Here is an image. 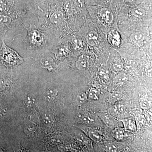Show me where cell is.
Returning <instances> with one entry per match:
<instances>
[{
	"label": "cell",
	"instance_id": "obj_1",
	"mask_svg": "<svg viewBox=\"0 0 152 152\" xmlns=\"http://www.w3.org/2000/svg\"><path fill=\"white\" fill-rule=\"evenodd\" d=\"M0 60L9 67L15 66L23 62V59L18 53L6 46L3 41L0 49Z\"/></svg>",
	"mask_w": 152,
	"mask_h": 152
},
{
	"label": "cell",
	"instance_id": "obj_2",
	"mask_svg": "<svg viewBox=\"0 0 152 152\" xmlns=\"http://www.w3.org/2000/svg\"><path fill=\"white\" fill-rule=\"evenodd\" d=\"M98 116L106 125L113 129L118 127V121L115 117H113L108 112H102L98 113Z\"/></svg>",
	"mask_w": 152,
	"mask_h": 152
},
{
	"label": "cell",
	"instance_id": "obj_3",
	"mask_svg": "<svg viewBox=\"0 0 152 152\" xmlns=\"http://www.w3.org/2000/svg\"><path fill=\"white\" fill-rule=\"evenodd\" d=\"M81 128H83V129H81L85 132H86L88 137L91 140L98 142H100L102 141L103 136L101 132L99 130L95 128L87 127V126L86 127L85 126L83 127L82 126H81Z\"/></svg>",
	"mask_w": 152,
	"mask_h": 152
},
{
	"label": "cell",
	"instance_id": "obj_4",
	"mask_svg": "<svg viewBox=\"0 0 152 152\" xmlns=\"http://www.w3.org/2000/svg\"><path fill=\"white\" fill-rule=\"evenodd\" d=\"M125 130L130 133H134L136 131V123L134 118L133 117L125 118L121 120Z\"/></svg>",
	"mask_w": 152,
	"mask_h": 152
},
{
	"label": "cell",
	"instance_id": "obj_5",
	"mask_svg": "<svg viewBox=\"0 0 152 152\" xmlns=\"http://www.w3.org/2000/svg\"><path fill=\"white\" fill-rule=\"evenodd\" d=\"M129 132L124 129L117 127L112 129V134L114 138L118 141L124 140L129 136ZM130 133V132H129Z\"/></svg>",
	"mask_w": 152,
	"mask_h": 152
},
{
	"label": "cell",
	"instance_id": "obj_6",
	"mask_svg": "<svg viewBox=\"0 0 152 152\" xmlns=\"http://www.w3.org/2000/svg\"><path fill=\"white\" fill-rule=\"evenodd\" d=\"M135 120L136 123L137 129H141L144 127L146 119L143 115L142 114L140 110H136L134 112Z\"/></svg>",
	"mask_w": 152,
	"mask_h": 152
},
{
	"label": "cell",
	"instance_id": "obj_7",
	"mask_svg": "<svg viewBox=\"0 0 152 152\" xmlns=\"http://www.w3.org/2000/svg\"><path fill=\"white\" fill-rule=\"evenodd\" d=\"M102 19L108 24L112 23L113 20V16L112 12L107 9H103L100 12Z\"/></svg>",
	"mask_w": 152,
	"mask_h": 152
},
{
	"label": "cell",
	"instance_id": "obj_8",
	"mask_svg": "<svg viewBox=\"0 0 152 152\" xmlns=\"http://www.w3.org/2000/svg\"><path fill=\"white\" fill-rule=\"evenodd\" d=\"M29 33H31L29 35L30 40L32 41L33 43H40L42 40L43 34L39 31L36 30L32 29Z\"/></svg>",
	"mask_w": 152,
	"mask_h": 152
},
{
	"label": "cell",
	"instance_id": "obj_9",
	"mask_svg": "<svg viewBox=\"0 0 152 152\" xmlns=\"http://www.w3.org/2000/svg\"><path fill=\"white\" fill-rule=\"evenodd\" d=\"M98 35L96 32L91 31L88 33L86 37V40L89 45L95 46L98 42Z\"/></svg>",
	"mask_w": 152,
	"mask_h": 152
},
{
	"label": "cell",
	"instance_id": "obj_10",
	"mask_svg": "<svg viewBox=\"0 0 152 152\" xmlns=\"http://www.w3.org/2000/svg\"><path fill=\"white\" fill-rule=\"evenodd\" d=\"M88 60V57L84 55H81L76 61V67L80 70H84L87 67Z\"/></svg>",
	"mask_w": 152,
	"mask_h": 152
},
{
	"label": "cell",
	"instance_id": "obj_11",
	"mask_svg": "<svg viewBox=\"0 0 152 152\" xmlns=\"http://www.w3.org/2000/svg\"><path fill=\"white\" fill-rule=\"evenodd\" d=\"M51 21L55 25H59L62 23L64 20L63 14L61 12L57 11L52 14L50 18Z\"/></svg>",
	"mask_w": 152,
	"mask_h": 152
},
{
	"label": "cell",
	"instance_id": "obj_12",
	"mask_svg": "<svg viewBox=\"0 0 152 152\" xmlns=\"http://www.w3.org/2000/svg\"><path fill=\"white\" fill-rule=\"evenodd\" d=\"M121 148V145L117 143H109L105 145L104 150L106 152H119Z\"/></svg>",
	"mask_w": 152,
	"mask_h": 152
},
{
	"label": "cell",
	"instance_id": "obj_13",
	"mask_svg": "<svg viewBox=\"0 0 152 152\" xmlns=\"http://www.w3.org/2000/svg\"><path fill=\"white\" fill-rule=\"evenodd\" d=\"M145 35L141 32H136L133 33L130 36V40L135 43H140L145 39Z\"/></svg>",
	"mask_w": 152,
	"mask_h": 152
},
{
	"label": "cell",
	"instance_id": "obj_14",
	"mask_svg": "<svg viewBox=\"0 0 152 152\" xmlns=\"http://www.w3.org/2000/svg\"><path fill=\"white\" fill-rule=\"evenodd\" d=\"M80 118L82 122L86 125H93L95 122L94 118L89 115H82L80 116Z\"/></svg>",
	"mask_w": 152,
	"mask_h": 152
},
{
	"label": "cell",
	"instance_id": "obj_15",
	"mask_svg": "<svg viewBox=\"0 0 152 152\" xmlns=\"http://www.w3.org/2000/svg\"><path fill=\"white\" fill-rule=\"evenodd\" d=\"M129 77L126 74L121 72L117 74L114 79V81L117 83H123L128 81Z\"/></svg>",
	"mask_w": 152,
	"mask_h": 152
},
{
	"label": "cell",
	"instance_id": "obj_16",
	"mask_svg": "<svg viewBox=\"0 0 152 152\" xmlns=\"http://www.w3.org/2000/svg\"><path fill=\"white\" fill-rule=\"evenodd\" d=\"M140 106L141 108L145 110L150 109L152 106V101L151 99L145 98L141 100Z\"/></svg>",
	"mask_w": 152,
	"mask_h": 152
},
{
	"label": "cell",
	"instance_id": "obj_17",
	"mask_svg": "<svg viewBox=\"0 0 152 152\" xmlns=\"http://www.w3.org/2000/svg\"><path fill=\"white\" fill-rule=\"evenodd\" d=\"M132 13L133 15L137 18H142L145 16V12L141 8L136 7L132 10Z\"/></svg>",
	"mask_w": 152,
	"mask_h": 152
},
{
	"label": "cell",
	"instance_id": "obj_18",
	"mask_svg": "<svg viewBox=\"0 0 152 152\" xmlns=\"http://www.w3.org/2000/svg\"><path fill=\"white\" fill-rule=\"evenodd\" d=\"M89 96L92 100H97L99 99L100 93L99 91L94 88H91L89 93Z\"/></svg>",
	"mask_w": 152,
	"mask_h": 152
},
{
	"label": "cell",
	"instance_id": "obj_19",
	"mask_svg": "<svg viewBox=\"0 0 152 152\" xmlns=\"http://www.w3.org/2000/svg\"><path fill=\"white\" fill-rule=\"evenodd\" d=\"M11 22V18L8 16L0 14V26L8 25Z\"/></svg>",
	"mask_w": 152,
	"mask_h": 152
},
{
	"label": "cell",
	"instance_id": "obj_20",
	"mask_svg": "<svg viewBox=\"0 0 152 152\" xmlns=\"http://www.w3.org/2000/svg\"><path fill=\"white\" fill-rule=\"evenodd\" d=\"M108 112L113 117H115V118L119 116V115L121 114L117 105L112 106L110 108Z\"/></svg>",
	"mask_w": 152,
	"mask_h": 152
},
{
	"label": "cell",
	"instance_id": "obj_21",
	"mask_svg": "<svg viewBox=\"0 0 152 152\" xmlns=\"http://www.w3.org/2000/svg\"><path fill=\"white\" fill-rule=\"evenodd\" d=\"M88 97L87 95L84 93L79 94L76 97V101L79 104H83L87 101Z\"/></svg>",
	"mask_w": 152,
	"mask_h": 152
},
{
	"label": "cell",
	"instance_id": "obj_22",
	"mask_svg": "<svg viewBox=\"0 0 152 152\" xmlns=\"http://www.w3.org/2000/svg\"><path fill=\"white\" fill-rule=\"evenodd\" d=\"M35 103V97L32 95H29L25 100V104L28 106H31Z\"/></svg>",
	"mask_w": 152,
	"mask_h": 152
},
{
	"label": "cell",
	"instance_id": "obj_23",
	"mask_svg": "<svg viewBox=\"0 0 152 152\" xmlns=\"http://www.w3.org/2000/svg\"><path fill=\"white\" fill-rule=\"evenodd\" d=\"M58 93V91L55 89L51 88L47 92V95L48 98L50 99H55Z\"/></svg>",
	"mask_w": 152,
	"mask_h": 152
},
{
	"label": "cell",
	"instance_id": "obj_24",
	"mask_svg": "<svg viewBox=\"0 0 152 152\" xmlns=\"http://www.w3.org/2000/svg\"><path fill=\"white\" fill-rule=\"evenodd\" d=\"M65 10L69 15H72L73 13L72 7V4L70 1H67L64 5Z\"/></svg>",
	"mask_w": 152,
	"mask_h": 152
},
{
	"label": "cell",
	"instance_id": "obj_25",
	"mask_svg": "<svg viewBox=\"0 0 152 152\" xmlns=\"http://www.w3.org/2000/svg\"><path fill=\"white\" fill-rule=\"evenodd\" d=\"M123 65L121 62H117L113 63L112 65V68L113 70L115 72H119L122 70Z\"/></svg>",
	"mask_w": 152,
	"mask_h": 152
},
{
	"label": "cell",
	"instance_id": "obj_26",
	"mask_svg": "<svg viewBox=\"0 0 152 152\" xmlns=\"http://www.w3.org/2000/svg\"><path fill=\"white\" fill-rule=\"evenodd\" d=\"M8 5L6 2L3 0H0V11L2 12H6L8 11Z\"/></svg>",
	"mask_w": 152,
	"mask_h": 152
},
{
	"label": "cell",
	"instance_id": "obj_27",
	"mask_svg": "<svg viewBox=\"0 0 152 152\" xmlns=\"http://www.w3.org/2000/svg\"><path fill=\"white\" fill-rule=\"evenodd\" d=\"M77 140L82 142L86 143L88 142L87 137L84 134L80 133L77 135Z\"/></svg>",
	"mask_w": 152,
	"mask_h": 152
},
{
	"label": "cell",
	"instance_id": "obj_28",
	"mask_svg": "<svg viewBox=\"0 0 152 152\" xmlns=\"http://www.w3.org/2000/svg\"><path fill=\"white\" fill-rule=\"evenodd\" d=\"M122 95L120 93H115L111 94L110 98L112 101H117L121 99Z\"/></svg>",
	"mask_w": 152,
	"mask_h": 152
},
{
	"label": "cell",
	"instance_id": "obj_29",
	"mask_svg": "<svg viewBox=\"0 0 152 152\" xmlns=\"http://www.w3.org/2000/svg\"><path fill=\"white\" fill-rule=\"evenodd\" d=\"M127 64L132 68H135L138 65V62L136 60H130L127 62Z\"/></svg>",
	"mask_w": 152,
	"mask_h": 152
},
{
	"label": "cell",
	"instance_id": "obj_30",
	"mask_svg": "<svg viewBox=\"0 0 152 152\" xmlns=\"http://www.w3.org/2000/svg\"><path fill=\"white\" fill-rule=\"evenodd\" d=\"M43 121L44 123L47 125H51L52 123V119H51L48 116L46 115H44L43 117Z\"/></svg>",
	"mask_w": 152,
	"mask_h": 152
},
{
	"label": "cell",
	"instance_id": "obj_31",
	"mask_svg": "<svg viewBox=\"0 0 152 152\" xmlns=\"http://www.w3.org/2000/svg\"><path fill=\"white\" fill-rule=\"evenodd\" d=\"M76 4L79 9H82L83 8V0H76Z\"/></svg>",
	"mask_w": 152,
	"mask_h": 152
},
{
	"label": "cell",
	"instance_id": "obj_32",
	"mask_svg": "<svg viewBox=\"0 0 152 152\" xmlns=\"http://www.w3.org/2000/svg\"><path fill=\"white\" fill-rule=\"evenodd\" d=\"M61 140L62 138L60 136H55L52 139V141L54 143L57 144H59V143L61 142Z\"/></svg>",
	"mask_w": 152,
	"mask_h": 152
},
{
	"label": "cell",
	"instance_id": "obj_33",
	"mask_svg": "<svg viewBox=\"0 0 152 152\" xmlns=\"http://www.w3.org/2000/svg\"><path fill=\"white\" fill-rule=\"evenodd\" d=\"M129 1H134L136 0H129Z\"/></svg>",
	"mask_w": 152,
	"mask_h": 152
}]
</instances>
